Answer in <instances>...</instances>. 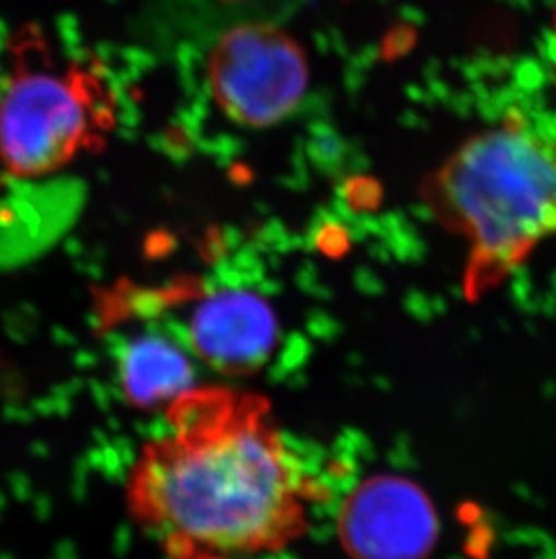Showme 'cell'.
I'll return each instance as SVG.
<instances>
[{"instance_id":"obj_6","label":"cell","mask_w":556,"mask_h":559,"mask_svg":"<svg viewBox=\"0 0 556 559\" xmlns=\"http://www.w3.org/2000/svg\"><path fill=\"white\" fill-rule=\"evenodd\" d=\"M277 317L263 297L247 290H219L192 316L190 337L201 359L228 374L263 368L277 344Z\"/></svg>"},{"instance_id":"obj_5","label":"cell","mask_w":556,"mask_h":559,"mask_svg":"<svg viewBox=\"0 0 556 559\" xmlns=\"http://www.w3.org/2000/svg\"><path fill=\"white\" fill-rule=\"evenodd\" d=\"M437 534L431 498L399 475L368 476L338 514V538L351 559H428Z\"/></svg>"},{"instance_id":"obj_1","label":"cell","mask_w":556,"mask_h":559,"mask_svg":"<svg viewBox=\"0 0 556 559\" xmlns=\"http://www.w3.org/2000/svg\"><path fill=\"white\" fill-rule=\"evenodd\" d=\"M168 424L137 456L126 503L173 558L269 552L305 533L318 487L300 473L263 396L190 388L170 402Z\"/></svg>"},{"instance_id":"obj_4","label":"cell","mask_w":556,"mask_h":559,"mask_svg":"<svg viewBox=\"0 0 556 559\" xmlns=\"http://www.w3.org/2000/svg\"><path fill=\"white\" fill-rule=\"evenodd\" d=\"M96 127L84 74L21 71L0 96V159L19 178L51 175L89 145Z\"/></svg>"},{"instance_id":"obj_9","label":"cell","mask_w":556,"mask_h":559,"mask_svg":"<svg viewBox=\"0 0 556 559\" xmlns=\"http://www.w3.org/2000/svg\"><path fill=\"white\" fill-rule=\"evenodd\" d=\"M194 559H221V558H216V556L200 555V556H197V558H194Z\"/></svg>"},{"instance_id":"obj_8","label":"cell","mask_w":556,"mask_h":559,"mask_svg":"<svg viewBox=\"0 0 556 559\" xmlns=\"http://www.w3.org/2000/svg\"><path fill=\"white\" fill-rule=\"evenodd\" d=\"M178 8L211 26H231L239 22L278 21L293 10L299 0H173Z\"/></svg>"},{"instance_id":"obj_2","label":"cell","mask_w":556,"mask_h":559,"mask_svg":"<svg viewBox=\"0 0 556 559\" xmlns=\"http://www.w3.org/2000/svg\"><path fill=\"white\" fill-rule=\"evenodd\" d=\"M426 200L470 245L468 296H483L556 234V145L509 122L464 143Z\"/></svg>"},{"instance_id":"obj_7","label":"cell","mask_w":556,"mask_h":559,"mask_svg":"<svg viewBox=\"0 0 556 559\" xmlns=\"http://www.w3.org/2000/svg\"><path fill=\"white\" fill-rule=\"evenodd\" d=\"M192 384L186 355L158 335H143L126 344L120 357V385L132 406L150 409L173 402Z\"/></svg>"},{"instance_id":"obj_3","label":"cell","mask_w":556,"mask_h":559,"mask_svg":"<svg viewBox=\"0 0 556 559\" xmlns=\"http://www.w3.org/2000/svg\"><path fill=\"white\" fill-rule=\"evenodd\" d=\"M211 98L231 122L277 126L304 102L310 68L304 49L275 22L217 29L206 60Z\"/></svg>"}]
</instances>
